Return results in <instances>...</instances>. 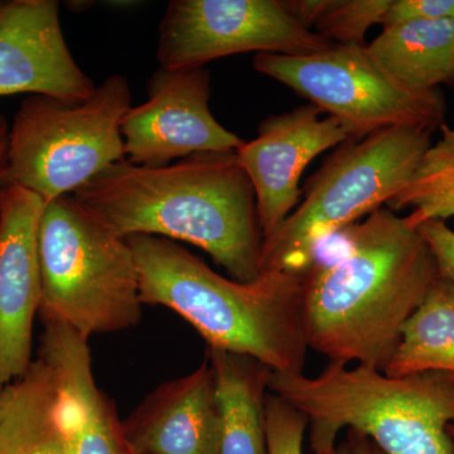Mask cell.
Instances as JSON below:
<instances>
[{"mask_svg":"<svg viewBox=\"0 0 454 454\" xmlns=\"http://www.w3.org/2000/svg\"><path fill=\"white\" fill-rule=\"evenodd\" d=\"M345 252L304 274L309 348L330 363L384 372L403 328L441 274L418 229L389 207L343 230Z\"/></svg>","mask_w":454,"mask_h":454,"instance_id":"obj_1","label":"cell"},{"mask_svg":"<svg viewBox=\"0 0 454 454\" xmlns=\"http://www.w3.org/2000/svg\"><path fill=\"white\" fill-rule=\"evenodd\" d=\"M73 196L119 238L152 235L195 245L238 282L262 274L255 191L236 151L192 154L162 168L124 160Z\"/></svg>","mask_w":454,"mask_h":454,"instance_id":"obj_2","label":"cell"},{"mask_svg":"<svg viewBox=\"0 0 454 454\" xmlns=\"http://www.w3.org/2000/svg\"><path fill=\"white\" fill-rule=\"evenodd\" d=\"M138 268L143 306H163L201 334L208 348L255 358L271 372L303 373L304 274L267 270L241 283L212 270L184 247L152 235L125 239Z\"/></svg>","mask_w":454,"mask_h":454,"instance_id":"obj_3","label":"cell"},{"mask_svg":"<svg viewBox=\"0 0 454 454\" xmlns=\"http://www.w3.org/2000/svg\"><path fill=\"white\" fill-rule=\"evenodd\" d=\"M269 390L307 415L313 454H330L340 430L372 438L384 454H454V373L390 378L328 363L315 378L271 373Z\"/></svg>","mask_w":454,"mask_h":454,"instance_id":"obj_4","label":"cell"},{"mask_svg":"<svg viewBox=\"0 0 454 454\" xmlns=\"http://www.w3.org/2000/svg\"><path fill=\"white\" fill-rule=\"evenodd\" d=\"M432 133L395 127L348 140L317 170L306 199L262 250V273H307L325 239L389 203L413 177L432 146Z\"/></svg>","mask_w":454,"mask_h":454,"instance_id":"obj_5","label":"cell"},{"mask_svg":"<svg viewBox=\"0 0 454 454\" xmlns=\"http://www.w3.org/2000/svg\"><path fill=\"white\" fill-rule=\"evenodd\" d=\"M38 260L41 319L64 322L89 339L138 325L143 303L133 250L73 195L44 205Z\"/></svg>","mask_w":454,"mask_h":454,"instance_id":"obj_6","label":"cell"},{"mask_svg":"<svg viewBox=\"0 0 454 454\" xmlns=\"http://www.w3.org/2000/svg\"><path fill=\"white\" fill-rule=\"evenodd\" d=\"M131 107L127 77L113 74L79 104L31 95L9 129L4 186L25 188L44 202L74 195L125 160L121 122Z\"/></svg>","mask_w":454,"mask_h":454,"instance_id":"obj_7","label":"cell"},{"mask_svg":"<svg viewBox=\"0 0 454 454\" xmlns=\"http://www.w3.org/2000/svg\"><path fill=\"white\" fill-rule=\"evenodd\" d=\"M253 65L337 119L351 140L395 127L433 133L446 121L441 90L406 88L378 65L365 44H333L309 56L256 53Z\"/></svg>","mask_w":454,"mask_h":454,"instance_id":"obj_8","label":"cell"},{"mask_svg":"<svg viewBox=\"0 0 454 454\" xmlns=\"http://www.w3.org/2000/svg\"><path fill=\"white\" fill-rule=\"evenodd\" d=\"M333 44L298 23L282 0H172L158 28L157 59L184 70L253 51L315 55Z\"/></svg>","mask_w":454,"mask_h":454,"instance_id":"obj_9","label":"cell"},{"mask_svg":"<svg viewBox=\"0 0 454 454\" xmlns=\"http://www.w3.org/2000/svg\"><path fill=\"white\" fill-rule=\"evenodd\" d=\"M211 82L205 67L158 68L145 103L131 106L122 119L125 160L162 168L192 154L238 151L245 140L212 115Z\"/></svg>","mask_w":454,"mask_h":454,"instance_id":"obj_10","label":"cell"},{"mask_svg":"<svg viewBox=\"0 0 454 454\" xmlns=\"http://www.w3.org/2000/svg\"><path fill=\"white\" fill-rule=\"evenodd\" d=\"M322 114L309 104L269 116L259 125L258 137L236 151L255 191L264 240L300 201V179L307 166L327 149L351 140L337 119L321 118Z\"/></svg>","mask_w":454,"mask_h":454,"instance_id":"obj_11","label":"cell"},{"mask_svg":"<svg viewBox=\"0 0 454 454\" xmlns=\"http://www.w3.org/2000/svg\"><path fill=\"white\" fill-rule=\"evenodd\" d=\"M95 90L68 49L56 0L0 2V98L42 95L79 104Z\"/></svg>","mask_w":454,"mask_h":454,"instance_id":"obj_12","label":"cell"},{"mask_svg":"<svg viewBox=\"0 0 454 454\" xmlns=\"http://www.w3.org/2000/svg\"><path fill=\"white\" fill-rule=\"evenodd\" d=\"M46 202L18 186L0 193V387L31 366L32 333L40 309L38 227Z\"/></svg>","mask_w":454,"mask_h":454,"instance_id":"obj_13","label":"cell"},{"mask_svg":"<svg viewBox=\"0 0 454 454\" xmlns=\"http://www.w3.org/2000/svg\"><path fill=\"white\" fill-rule=\"evenodd\" d=\"M42 324L40 358L55 373L66 454H131L115 408L95 381L89 337L55 319Z\"/></svg>","mask_w":454,"mask_h":454,"instance_id":"obj_14","label":"cell"},{"mask_svg":"<svg viewBox=\"0 0 454 454\" xmlns=\"http://www.w3.org/2000/svg\"><path fill=\"white\" fill-rule=\"evenodd\" d=\"M121 424L131 454H220V418L208 360L184 378L164 382Z\"/></svg>","mask_w":454,"mask_h":454,"instance_id":"obj_15","label":"cell"},{"mask_svg":"<svg viewBox=\"0 0 454 454\" xmlns=\"http://www.w3.org/2000/svg\"><path fill=\"white\" fill-rule=\"evenodd\" d=\"M220 418V454H269L265 403L271 372L255 358L207 349Z\"/></svg>","mask_w":454,"mask_h":454,"instance_id":"obj_16","label":"cell"},{"mask_svg":"<svg viewBox=\"0 0 454 454\" xmlns=\"http://www.w3.org/2000/svg\"><path fill=\"white\" fill-rule=\"evenodd\" d=\"M0 454H66L59 387L42 358L0 387Z\"/></svg>","mask_w":454,"mask_h":454,"instance_id":"obj_17","label":"cell"},{"mask_svg":"<svg viewBox=\"0 0 454 454\" xmlns=\"http://www.w3.org/2000/svg\"><path fill=\"white\" fill-rule=\"evenodd\" d=\"M397 82L418 91L454 86V20H411L387 27L367 46Z\"/></svg>","mask_w":454,"mask_h":454,"instance_id":"obj_18","label":"cell"},{"mask_svg":"<svg viewBox=\"0 0 454 454\" xmlns=\"http://www.w3.org/2000/svg\"><path fill=\"white\" fill-rule=\"evenodd\" d=\"M428 372L454 373V284L442 277L406 322L384 370L390 378Z\"/></svg>","mask_w":454,"mask_h":454,"instance_id":"obj_19","label":"cell"},{"mask_svg":"<svg viewBox=\"0 0 454 454\" xmlns=\"http://www.w3.org/2000/svg\"><path fill=\"white\" fill-rule=\"evenodd\" d=\"M441 130L442 138L424 154L413 177L387 203L393 211L411 208L406 219L415 229L454 217V129L444 124Z\"/></svg>","mask_w":454,"mask_h":454,"instance_id":"obj_20","label":"cell"},{"mask_svg":"<svg viewBox=\"0 0 454 454\" xmlns=\"http://www.w3.org/2000/svg\"><path fill=\"white\" fill-rule=\"evenodd\" d=\"M391 0H328L317 20L315 33L333 44H360L370 27L379 23Z\"/></svg>","mask_w":454,"mask_h":454,"instance_id":"obj_21","label":"cell"},{"mask_svg":"<svg viewBox=\"0 0 454 454\" xmlns=\"http://www.w3.org/2000/svg\"><path fill=\"white\" fill-rule=\"evenodd\" d=\"M269 454H303L309 419L283 397L269 393L265 403Z\"/></svg>","mask_w":454,"mask_h":454,"instance_id":"obj_22","label":"cell"},{"mask_svg":"<svg viewBox=\"0 0 454 454\" xmlns=\"http://www.w3.org/2000/svg\"><path fill=\"white\" fill-rule=\"evenodd\" d=\"M454 20V0H391L380 25L387 27L411 20Z\"/></svg>","mask_w":454,"mask_h":454,"instance_id":"obj_23","label":"cell"},{"mask_svg":"<svg viewBox=\"0 0 454 454\" xmlns=\"http://www.w3.org/2000/svg\"><path fill=\"white\" fill-rule=\"evenodd\" d=\"M427 241L435 262L439 274L454 284V231L446 221L430 220L417 227Z\"/></svg>","mask_w":454,"mask_h":454,"instance_id":"obj_24","label":"cell"},{"mask_svg":"<svg viewBox=\"0 0 454 454\" xmlns=\"http://www.w3.org/2000/svg\"><path fill=\"white\" fill-rule=\"evenodd\" d=\"M327 2L328 0H286L282 4L298 23L313 31L312 28L325 11Z\"/></svg>","mask_w":454,"mask_h":454,"instance_id":"obj_25","label":"cell"},{"mask_svg":"<svg viewBox=\"0 0 454 454\" xmlns=\"http://www.w3.org/2000/svg\"><path fill=\"white\" fill-rule=\"evenodd\" d=\"M330 454H384L372 438L355 429H346L345 438L336 443Z\"/></svg>","mask_w":454,"mask_h":454,"instance_id":"obj_26","label":"cell"},{"mask_svg":"<svg viewBox=\"0 0 454 454\" xmlns=\"http://www.w3.org/2000/svg\"><path fill=\"white\" fill-rule=\"evenodd\" d=\"M11 125L4 115H0V193L4 187V173L7 167L8 139Z\"/></svg>","mask_w":454,"mask_h":454,"instance_id":"obj_27","label":"cell"},{"mask_svg":"<svg viewBox=\"0 0 454 454\" xmlns=\"http://www.w3.org/2000/svg\"><path fill=\"white\" fill-rule=\"evenodd\" d=\"M448 432H450V437H452L454 441V422L450 423V426H448Z\"/></svg>","mask_w":454,"mask_h":454,"instance_id":"obj_28","label":"cell"}]
</instances>
